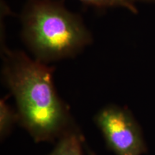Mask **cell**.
I'll use <instances>...</instances> for the list:
<instances>
[{"mask_svg": "<svg viewBox=\"0 0 155 155\" xmlns=\"http://www.w3.org/2000/svg\"><path fill=\"white\" fill-rule=\"evenodd\" d=\"M3 81L14 97L18 123L36 142L58 139L75 124L53 81L54 67L3 47Z\"/></svg>", "mask_w": 155, "mask_h": 155, "instance_id": "cell-1", "label": "cell"}, {"mask_svg": "<svg viewBox=\"0 0 155 155\" xmlns=\"http://www.w3.org/2000/svg\"><path fill=\"white\" fill-rule=\"evenodd\" d=\"M106 146L116 155H142L147 147L140 126L129 109L114 104L106 106L95 115Z\"/></svg>", "mask_w": 155, "mask_h": 155, "instance_id": "cell-3", "label": "cell"}, {"mask_svg": "<svg viewBox=\"0 0 155 155\" xmlns=\"http://www.w3.org/2000/svg\"><path fill=\"white\" fill-rule=\"evenodd\" d=\"M133 3L144 2V3H155V0H130Z\"/></svg>", "mask_w": 155, "mask_h": 155, "instance_id": "cell-7", "label": "cell"}, {"mask_svg": "<svg viewBox=\"0 0 155 155\" xmlns=\"http://www.w3.org/2000/svg\"><path fill=\"white\" fill-rule=\"evenodd\" d=\"M83 143L84 137L75 125L58 138L48 155H83Z\"/></svg>", "mask_w": 155, "mask_h": 155, "instance_id": "cell-4", "label": "cell"}, {"mask_svg": "<svg viewBox=\"0 0 155 155\" xmlns=\"http://www.w3.org/2000/svg\"><path fill=\"white\" fill-rule=\"evenodd\" d=\"M20 21L25 45L45 64L74 57L93 41L82 18L60 1L28 0Z\"/></svg>", "mask_w": 155, "mask_h": 155, "instance_id": "cell-2", "label": "cell"}, {"mask_svg": "<svg viewBox=\"0 0 155 155\" xmlns=\"http://www.w3.org/2000/svg\"><path fill=\"white\" fill-rule=\"evenodd\" d=\"M18 120L17 111H15L9 105L7 98H2L0 101V137L2 139H5L9 134Z\"/></svg>", "mask_w": 155, "mask_h": 155, "instance_id": "cell-5", "label": "cell"}, {"mask_svg": "<svg viewBox=\"0 0 155 155\" xmlns=\"http://www.w3.org/2000/svg\"><path fill=\"white\" fill-rule=\"evenodd\" d=\"M86 5L98 8H123L130 12L137 14L138 9L130 0H79Z\"/></svg>", "mask_w": 155, "mask_h": 155, "instance_id": "cell-6", "label": "cell"}, {"mask_svg": "<svg viewBox=\"0 0 155 155\" xmlns=\"http://www.w3.org/2000/svg\"><path fill=\"white\" fill-rule=\"evenodd\" d=\"M87 151H88V155H96L94 152H92L91 150H89V149L88 148V147H87Z\"/></svg>", "mask_w": 155, "mask_h": 155, "instance_id": "cell-8", "label": "cell"}]
</instances>
